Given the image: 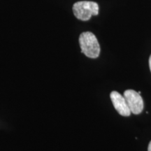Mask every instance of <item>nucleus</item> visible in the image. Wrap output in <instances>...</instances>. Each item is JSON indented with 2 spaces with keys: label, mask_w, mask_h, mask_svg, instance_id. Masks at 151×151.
Returning <instances> with one entry per match:
<instances>
[{
  "label": "nucleus",
  "mask_w": 151,
  "mask_h": 151,
  "mask_svg": "<svg viewBox=\"0 0 151 151\" xmlns=\"http://www.w3.org/2000/svg\"><path fill=\"white\" fill-rule=\"evenodd\" d=\"M81 52L88 58L95 59L100 54V46L97 37L93 33L86 32L79 37Z\"/></svg>",
  "instance_id": "f257e3e1"
},
{
  "label": "nucleus",
  "mask_w": 151,
  "mask_h": 151,
  "mask_svg": "<svg viewBox=\"0 0 151 151\" xmlns=\"http://www.w3.org/2000/svg\"><path fill=\"white\" fill-rule=\"evenodd\" d=\"M72 9L76 18L82 21H88L92 16L99 14V5L94 1H78L73 4Z\"/></svg>",
  "instance_id": "f03ea898"
},
{
  "label": "nucleus",
  "mask_w": 151,
  "mask_h": 151,
  "mask_svg": "<svg viewBox=\"0 0 151 151\" xmlns=\"http://www.w3.org/2000/svg\"><path fill=\"white\" fill-rule=\"evenodd\" d=\"M128 106L132 113L135 115L140 114L143 110V100L139 92L133 90H127L124 92Z\"/></svg>",
  "instance_id": "7ed1b4c3"
},
{
  "label": "nucleus",
  "mask_w": 151,
  "mask_h": 151,
  "mask_svg": "<svg viewBox=\"0 0 151 151\" xmlns=\"http://www.w3.org/2000/svg\"><path fill=\"white\" fill-rule=\"evenodd\" d=\"M111 99L113 106L118 113L122 116H129L131 114L125 98L117 91H113L111 94Z\"/></svg>",
  "instance_id": "20e7f679"
},
{
  "label": "nucleus",
  "mask_w": 151,
  "mask_h": 151,
  "mask_svg": "<svg viewBox=\"0 0 151 151\" xmlns=\"http://www.w3.org/2000/svg\"><path fill=\"white\" fill-rule=\"evenodd\" d=\"M149 67H150V69L151 71V55H150V58H149Z\"/></svg>",
  "instance_id": "39448f33"
},
{
  "label": "nucleus",
  "mask_w": 151,
  "mask_h": 151,
  "mask_svg": "<svg viewBox=\"0 0 151 151\" xmlns=\"http://www.w3.org/2000/svg\"><path fill=\"white\" fill-rule=\"evenodd\" d=\"M148 151H151V141L150 142V143H149L148 145Z\"/></svg>",
  "instance_id": "423d86ee"
}]
</instances>
